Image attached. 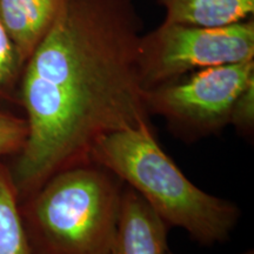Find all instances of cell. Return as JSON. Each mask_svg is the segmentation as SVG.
<instances>
[{"label": "cell", "instance_id": "obj_10", "mask_svg": "<svg viewBox=\"0 0 254 254\" xmlns=\"http://www.w3.org/2000/svg\"><path fill=\"white\" fill-rule=\"evenodd\" d=\"M25 64L14 44L0 23V103L18 98V88Z\"/></svg>", "mask_w": 254, "mask_h": 254}, {"label": "cell", "instance_id": "obj_9", "mask_svg": "<svg viewBox=\"0 0 254 254\" xmlns=\"http://www.w3.org/2000/svg\"><path fill=\"white\" fill-rule=\"evenodd\" d=\"M11 170L0 159V254H36Z\"/></svg>", "mask_w": 254, "mask_h": 254}, {"label": "cell", "instance_id": "obj_5", "mask_svg": "<svg viewBox=\"0 0 254 254\" xmlns=\"http://www.w3.org/2000/svg\"><path fill=\"white\" fill-rule=\"evenodd\" d=\"M252 81L254 59L212 66L146 90L145 103L173 133L195 140L230 125L238 97Z\"/></svg>", "mask_w": 254, "mask_h": 254}, {"label": "cell", "instance_id": "obj_4", "mask_svg": "<svg viewBox=\"0 0 254 254\" xmlns=\"http://www.w3.org/2000/svg\"><path fill=\"white\" fill-rule=\"evenodd\" d=\"M254 59V19L222 27L165 23L140 38L138 66L144 90L212 66Z\"/></svg>", "mask_w": 254, "mask_h": 254}, {"label": "cell", "instance_id": "obj_8", "mask_svg": "<svg viewBox=\"0 0 254 254\" xmlns=\"http://www.w3.org/2000/svg\"><path fill=\"white\" fill-rule=\"evenodd\" d=\"M166 11L165 23L222 27L253 18L254 0H155Z\"/></svg>", "mask_w": 254, "mask_h": 254}, {"label": "cell", "instance_id": "obj_3", "mask_svg": "<svg viewBox=\"0 0 254 254\" xmlns=\"http://www.w3.org/2000/svg\"><path fill=\"white\" fill-rule=\"evenodd\" d=\"M122 183L94 163L56 173L23 211L36 254H109L118 226Z\"/></svg>", "mask_w": 254, "mask_h": 254}, {"label": "cell", "instance_id": "obj_12", "mask_svg": "<svg viewBox=\"0 0 254 254\" xmlns=\"http://www.w3.org/2000/svg\"><path fill=\"white\" fill-rule=\"evenodd\" d=\"M230 125H233L241 134L250 135L254 128V81L241 92L234 104Z\"/></svg>", "mask_w": 254, "mask_h": 254}, {"label": "cell", "instance_id": "obj_2", "mask_svg": "<svg viewBox=\"0 0 254 254\" xmlns=\"http://www.w3.org/2000/svg\"><path fill=\"white\" fill-rule=\"evenodd\" d=\"M90 160L134 190L167 226L183 228L201 245L228 240L239 221L238 206L190 182L165 153L150 125L101 136Z\"/></svg>", "mask_w": 254, "mask_h": 254}, {"label": "cell", "instance_id": "obj_7", "mask_svg": "<svg viewBox=\"0 0 254 254\" xmlns=\"http://www.w3.org/2000/svg\"><path fill=\"white\" fill-rule=\"evenodd\" d=\"M62 0H0L2 24L25 64L55 20Z\"/></svg>", "mask_w": 254, "mask_h": 254}, {"label": "cell", "instance_id": "obj_11", "mask_svg": "<svg viewBox=\"0 0 254 254\" xmlns=\"http://www.w3.org/2000/svg\"><path fill=\"white\" fill-rule=\"evenodd\" d=\"M28 126L26 119L0 111V159L19 154L26 144Z\"/></svg>", "mask_w": 254, "mask_h": 254}, {"label": "cell", "instance_id": "obj_6", "mask_svg": "<svg viewBox=\"0 0 254 254\" xmlns=\"http://www.w3.org/2000/svg\"><path fill=\"white\" fill-rule=\"evenodd\" d=\"M168 226L131 187L123 190L118 226L109 254H170Z\"/></svg>", "mask_w": 254, "mask_h": 254}, {"label": "cell", "instance_id": "obj_1", "mask_svg": "<svg viewBox=\"0 0 254 254\" xmlns=\"http://www.w3.org/2000/svg\"><path fill=\"white\" fill-rule=\"evenodd\" d=\"M141 36L132 0L60 1L19 82L28 135L11 172L20 199L60 171L91 163L107 133L151 126L138 66Z\"/></svg>", "mask_w": 254, "mask_h": 254}]
</instances>
